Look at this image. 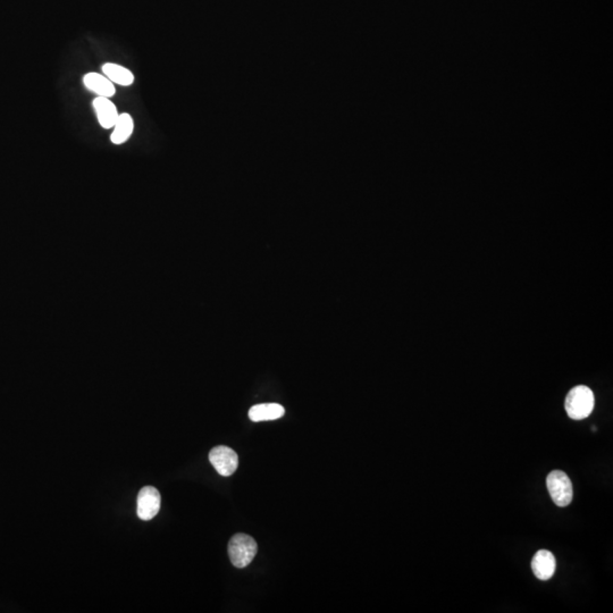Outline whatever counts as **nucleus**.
<instances>
[{"label": "nucleus", "instance_id": "1a4fd4ad", "mask_svg": "<svg viewBox=\"0 0 613 613\" xmlns=\"http://www.w3.org/2000/svg\"><path fill=\"white\" fill-rule=\"evenodd\" d=\"M285 414L283 407L277 403H264V405H253L249 410V418L253 421H275L283 417Z\"/></svg>", "mask_w": 613, "mask_h": 613}, {"label": "nucleus", "instance_id": "39448f33", "mask_svg": "<svg viewBox=\"0 0 613 613\" xmlns=\"http://www.w3.org/2000/svg\"><path fill=\"white\" fill-rule=\"evenodd\" d=\"M162 498L158 489L153 486H146L137 494V516L142 520H151L156 517L160 509Z\"/></svg>", "mask_w": 613, "mask_h": 613}, {"label": "nucleus", "instance_id": "6e6552de", "mask_svg": "<svg viewBox=\"0 0 613 613\" xmlns=\"http://www.w3.org/2000/svg\"><path fill=\"white\" fill-rule=\"evenodd\" d=\"M83 83L87 90L94 92L98 96L110 98L116 94V87L108 78L98 73H87L83 76Z\"/></svg>", "mask_w": 613, "mask_h": 613}, {"label": "nucleus", "instance_id": "9b49d317", "mask_svg": "<svg viewBox=\"0 0 613 613\" xmlns=\"http://www.w3.org/2000/svg\"><path fill=\"white\" fill-rule=\"evenodd\" d=\"M134 130V121L128 112L119 114V119L114 126V132L110 135V141L114 144H123L130 139Z\"/></svg>", "mask_w": 613, "mask_h": 613}, {"label": "nucleus", "instance_id": "423d86ee", "mask_svg": "<svg viewBox=\"0 0 613 613\" xmlns=\"http://www.w3.org/2000/svg\"><path fill=\"white\" fill-rule=\"evenodd\" d=\"M96 119L99 124L103 128H112L115 126L116 121L119 119V112L115 105L106 98V96H96L92 101Z\"/></svg>", "mask_w": 613, "mask_h": 613}, {"label": "nucleus", "instance_id": "f257e3e1", "mask_svg": "<svg viewBox=\"0 0 613 613\" xmlns=\"http://www.w3.org/2000/svg\"><path fill=\"white\" fill-rule=\"evenodd\" d=\"M594 393L585 385H578L570 389L566 398V414L573 421H582L589 417L594 409Z\"/></svg>", "mask_w": 613, "mask_h": 613}, {"label": "nucleus", "instance_id": "0eeeda50", "mask_svg": "<svg viewBox=\"0 0 613 613\" xmlns=\"http://www.w3.org/2000/svg\"><path fill=\"white\" fill-rule=\"evenodd\" d=\"M555 568H557L555 557L548 550H541L532 557V573L539 580L551 579L555 573Z\"/></svg>", "mask_w": 613, "mask_h": 613}, {"label": "nucleus", "instance_id": "20e7f679", "mask_svg": "<svg viewBox=\"0 0 613 613\" xmlns=\"http://www.w3.org/2000/svg\"><path fill=\"white\" fill-rule=\"evenodd\" d=\"M209 461L214 466L216 471L221 476L228 477L237 471L239 466V457L237 452L225 446L219 445L212 448L209 453Z\"/></svg>", "mask_w": 613, "mask_h": 613}, {"label": "nucleus", "instance_id": "f03ea898", "mask_svg": "<svg viewBox=\"0 0 613 613\" xmlns=\"http://www.w3.org/2000/svg\"><path fill=\"white\" fill-rule=\"evenodd\" d=\"M258 551L257 541L251 536L246 534H237L228 543V555L234 566L246 568L251 564Z\"/></svg>", "mask_w": 613, "mask_h": 613}, {"label": "nucleus", "instance_id": "7ed1b4c3", "mask_svg": "<svg viewBox=\"0 0 613 613\" xmlns=\"http://www.w3.org/2000/svg\"><path fill=\"white\" fill-rule=\"evenodd\" d=\"M546 486L548 493L551 495L552 501L557 507H564L573 501V484L569 476L561 470H553L548 473L546 478Z\"/></svg>", "mask_w": 613, "mask_h": 613}, {"label": "nucleus", "instance_id": "9d476101", "mask_svg": "<svg viewBox=\"0 0 613 613\" xmlns=\"http://www.w3.org/2000/svg\"><path fill=\"white\" fill-rule=\"evenodd\" d=\"M101 69H103L105 76L108 78L112 83L121 85V87H128V85H133V73L126 67L117 65L114 62H106V64H103Z\"/></svg>", "mask_w": 613, "mask_h": 613}]
</instances>
